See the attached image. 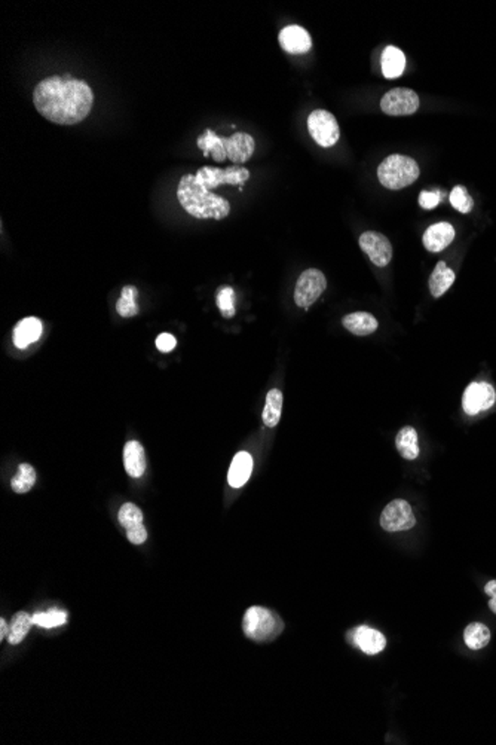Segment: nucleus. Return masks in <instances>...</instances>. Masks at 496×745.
<instances>
[{
    "instance_id": "obj_1",
    "label": "nucleus",
    "mask_w": 496,
    "mask_h": 745,
    "mask_svg": "<svg viewBox=\"0 0 496 745\" xmlns=\"http://www.w3.org/2000/svg\"><path fill=\"white\" fill-rule=\"evenodd\" d=\"M33 103L38 112L51 123L75 125L90 115L94 93L83 81L70 76H51L36 85Z\"/></svg>"
},
{
    "instance_id": "obj_2",
    "label": "nucleus",
    "mask_w": 496,
    "mask_h": 745,
    "mask_svg": "<svg viewBox=\"0 0 496 745\" xmlns=\"http://www.w3.org/2000/svg\"><path fill=\"white\" fill-rule=\"evenodd\" d=\"M177 198L189 215L198 219L222 220L230 213L229 201L195 180V175H185L180 179Z\"/></svg>"
},
{
    "instance_id": "obj_3",
    "label": "nucleus",
    "mask_w": 496,
    "mask_h": 745,
    "mask_svg": "<svg viewBox=\"0 0 496 745\" xmlns=\"http://www.w3.org/2000/svg\"><path fill=\"white\" fill-rule=\"evenodd\" d=\"M197 143L205 157L211 155V158L217 163L226 160L235 164L245 163L253 157L256 149L254 138L247 133H235L230 137H220L215 131L207 130L198 137Z\"/></svg>"
},
{
    "instance_id": "obj_4",
    "label": "nucleus",
    "mask_w": 496,
    "mask_h": 745,
    "mask_svg": "<svg viewBox=\"0 0 496 745\" xmlns=\"http://www.w3.org/2000/svg\"><path fill=\"white\" fill-rule=\"evenodd\" d=\"M420 170L418 163L405 155H389L378 167L379 182L393 190L410 186L418 180Z\"/></svg>"
},
{
    "instance_id": "obj_5",
    "label": "nucleus",
    "mask_w": 496,
    "mask_h": 745,
    "mask_svg": "<svg viewBox=\"0 0 496 745\" xmlns=\"http://www.w3.org/2000/svg\"><path fill=\"white\" fill-rule=\"evenodd\" d=\"M278 617L263 607L248 609L242 619L244 634L254 641H267L278 632Z\"/></svg>"
},
{
    "instance_id": "obj_6",
    "label": "nucleus",
    "mask_w": 496,
    "mask_h": 745,
    "mask_svg": "<svg viewBox=\"0 0 496 745\" xmlns=\"http://www.w3.org/2000/svg\"><path fill=\"white\" fill-rule=\"evenodd\" d=\"M327 287L326 275L316 268H309L300 274L294 289V302L297 307L308 309Z\"/></svg>"
},
{
    "instance_id": "obj_7",
    "label": "nucleus",
    "mask_w": 496,
    "mask_h": 745,
    "mask_svg": "<svg viewBox=\"0 0 496 745\" xmlns=\"http://www.w3.org/2000/svg\"><path fill=\"white\" fill-rule=\"evenodd\" d=\"M308 130L314 140L323 148H331L338 143L341 137L339 124L334 115L321 109H316L309 115Z\"/></svg>"
},
{
    "instance_id": "obj_8",
    "label": "nucleus",
    "mask_w": 496,
    "mask_h": 745,
    "mask_svg": "<svg viewBox=\"0 0 496 745\" xmlns=\"http://www.w3.org/2000/svg\"><path fill=\"white\" fill-rule=\"evenodd\" d=\"M248 179H250V171L242 167H227L224 170L222 168H212V167H202L198 170L195 175V180L204 185L208 190L215 189L222 185H232V186H242Z\"/></svg>"
},
{
    "instance_id": "obj_9",
    "label": "nucleus",
    "mask_w": 496,
    "mask_h": 745,
    "mask_svg": "<svg viewBox=\"0 0 496 745\" xmlns=\"http://www.w3.org/2000/svg\"><path fill=\"white\" fill-rule=\"evenodd\" d=\"M416 525L412 506L405 500H394L386 505L381 515V527L388 533L407 531Z\"/></svg>"
},
{
    "instance_id": "obj_10",
    "label": "nucleus",
    "mask_w": 496,
    "mask_h": 745,
    "mask_svg": "<svg viewBox=\"0 0 496 745\" xmlns=\"http://www.w3.org/2000/svg\"><path fill=\"white\" fill-rule=\"evenodd\" d=\"M381 109L389 116H409L419 109V97L410 88H394L382 97Z\"/></svg>"
},
{
    "instance_id": "obj_11",
    "label": "nucleus",
    "mask_w": 496,
    "mask_h": 745,
    "mask_svg": "<svg viewBox=\"0 0 496 745\" xmlns=\"http://www.w3.org/2000/svg\"><path fill=\"white\" fill-rule=\"evenodd\" d=\"M360 247L376 267H386L393 259V246L389 240L376 231H367L360 237Z\"/></svg>"
},
{
    "instance_id": "obj_12",
    "label": "nucleus",
    "mask_w": 496,
    "mask_h": 745,
    "mask_svg": "<svg viewBox=\"0 0 496 745\" xmlns=\"http://www.w3.org/2000/svg\"><path fill=\"white\" fill-rule=\"evenodd\" d=\"M496 402V393L487 383H471L463 399V408L467 415H477L482 411H487Z\"/></svg>"
},
{
    "instance_id": "obj_13",
    "label": "nucleus",
    "mask_w": 496,
    "mask_h": 745,
    "mask_svg": "<svg viewBox=\"0 0 496 745\" xmlns=\"http://www.w3.org/2000/svg\"><path fill=\"white\" fill-rule=\"evenodd\" d=\"M279 45L289 54H305L312 46V39L304 27L287 26L279 33Z\"/></svg>"
},
{
    "instance_id": "obj_14",
    "label": "nucleus",
    "mask_w": 496,
    "mask_h": 745,
    "mask_svg": "<svg viewBox=\"0 0 496 745\" xmlns=\"http://www.w3.org/2000/svg\"><path fill=\"white\" fill-rule=\"evenodd\" d=\"M455 238V230L450 223L440 222L433 225L423 234V246L433 253H438L445 250Z\"/></svg>"
},
{
    "instance_id": "obj_15",
    "label": "nucleus",
    "mask_w": 496,
    "mask_h": 745,
    "mask_svg": "<svg viewBox=\"0 0 496 745\" xmlns=\"http://www.w3.org/2000/svg\"><path fill=\"white\" fill-rule=\"evenodd\" d=\"M352 643H356L366 654H378L386 646V639L383 634L370 627H358L352 631Z\"/></svg>"
},
{
    "instance_id": "obj_16",
    "label": "nucleus",
    "mask_w": 496,
    "mask_h": 745,
    "mask_svg": "<svg viewBox=\"0 0 496 745\" xmlns=\"http://www.w3.org/2000/svg\"><path fill=\"white\" fill-rule=\"evenodd\" d=\"M43 331V324L36 317H27L19 322L14 329V344L16 349L24 350L33 342H38Z\"/></svg>"
},
{
    "instance_id": "obj_17",
    "label": "nucleus",
    "mask_w": 496,
    "mask_h": 745,
    "mask_svg": "<svg viewBox=\"0 0 496 745\" xmlns=\"http://www.w3.org/2000/svg\"><path fill=\"white\" fill-rule=\"evenodd\" d=\"M252 472H253V457L245 451H241L234 457L232 463H230L227 482L232 488H241L247 483V481L250 479Z\"/></svg>"
},
{
    "instance_id": "obj_18",
    "label": "nucleus",
    "mask_w": 496,
    "mask_h": 745,
    "mask_svg": "<svg viewBox=\"0 0 496 745\" xmlns=\"http://www.w3.org/2000/svg\"><path fill=\"white\" fill-rule=\"evenodd\" d=\"M123 466L131 478H141L146 471L145 448L140 442L131 441L123 448Z\"/></svg>"
},
{
    "instance_id": "obj_19",
    "label": "nucleus",
    "mask_w": 496,
    "mask_h": 745,
    "mask_svg": "<svg viewBox=\"0 0 496 745\" xmlns=\"http://www.w3.org/2000/svg\"><path fill=\"white\" fill-rule=\"evenodd\" d=\"M343 326L346 331L357 336H366L376 332L378 329V320L371 316L370 313H364V311H358V313L348 314L343 319Z\"/></svg>"
},
{
    "instance_id": "obj_20",
    "label": "nucleus",
    "mask_w": 496,
    "mask_h": 745,
    "mask_svg": "<svg viewBox=\"0 0 496 745\" xmlns=\"http://www.w3.org/2000/svg\"><path fill=\"white\" fill-rule=\"evenodd\" d=\"M405 57L397 46H386L382 54V73L386 79H396L403 75Z\"/></svg>"
},
{
    "instance_id": "obj_21",
    "label": "nucleus",
    "mask_w": 496,
    "mask_h": 745,
    "mask_svg": "<svg viewBox=\"0 0 496 745\" xmlns=\"http://www.w3.org/2000/svg\"><path fill=\"white\" fill-rule=\"evenodd\" d=\"M455 282V272L445 264L438 262L430 277V290L434 298H440L445 294Z\"/></svg>"
},
{
    "instance_id": "obj_22",
    "label": "nucleus",
    "mask_w": 496,
    "mask_h": 745,
    "mask_svg": "<svg viewBox=\"0 0 496 745\" xmlns=\"http://www.w3.org/2000/svg\"><path fill=\"white\" fill-rule=\"evenodd\" d=\"M396 446L400 456L405 460H415L419 456V443H418V433L413 427L407 426L403 427L396 438Z\"/></svg>"
},
{
    "instance_id": "obj_23",
    "label": "nucleus",
    "mask_w": 496,
    "mask_h": 745,
    "mask_svg": "<svg viewBox=\"0 0 496 745\" xmlns=\"http://www.w3.org/2000/svg\"><path fill=\"white\" fill-rule=\"evenodd\" d=\"M282 404H284V396H282L281 390L272 389L267 396V405L263 409V423L268 427H275L281 420V412H282Z\"/></svg>"
},
{
    "instance_id": "obj_24",
    "label": "nucleus",
    "mask_w": 496,
    "mask_h": 745,
    "mask_svg": "<svg viewBox=\"0 0 496 745\" xmlns=\"http://www.w3.org/2000/svg\"><path fill=\"white\" fill-rule=\"evenodd\" d=\"M464 641L471 650H480L486 647L490 641V631L480 622L470 623L464 631Z\"/></svg>"
},
{
    "instance_id": "obj_25",
    "label": "nucleus",
    "mask_w": 496,
    "mask_h": 745,
    "mask_svg": "<svg viewBox=\"0 0 496 745\" xmlns=\"http://www.w3.org/2000/svg\"><path fill=\"white\" fill-rule=\"evenodd\" d=\"M31 625H33V616H30L26 612L16 613L9 623V634H8L9 644H12V646L20 644L21 641L26 638V635L29 634Z\"/></svg>"
},
{
    "instance_id": "obj_26",
    "label": "nucleus",
    "mask_w": 496,
    "mask_h": 745,
    "mask_svg": "<svg viewBox=\"0 0 496 745\" xmlns=\"http://www.w3.org/2000/svg\"><path fill=\"white\" fill-rule=\"evenodd\" d=\"M34 482H36V472H34L33 466L23 463L19 467V472L12 478L11 487L16 494H26L33 488Z\"/></svg>"
},
{
    "instance_id": "obj_27",
    "label": "nucleus",
    "mask_w": 496,
    "mask_h": 745,
    "mask_svg": "<svg viewBox=\"0 0 496 745\" xmlns=\"http://www.w3.org/2000/svg\"><path fill=\"white\" fill-rule=\"evenodd\" d=\"M137 294V289L133 286H125L122 289V294L116 304L118 313L122 317H134L138 313V305L135 302Z\"/></svg>"
},
{
    "instance_id": "obj_28",
    "label": "nucleus",
    "mask_w": 496,
    "mask_h": 745,
    "mask_svg": "<svg viewBox=\"0 0 496 745\" xmlns=\"http://www.w3.org/2000/svg\"><path fill=\"white\" fill-rule=\"evenodd\" d=\"M67 620V615L63 610H49L43 613L33 615V625H38L41 628H56L64 625Z\"/></svg>"
},
{
    "instance_id": "obj_29",
    "label": "nucleus",
    "mask_w": 496,
    "mask_h": 745,
    "mask_svg": "<svg viewBox=\"0 0 496 745\" xmlns=\"http://www.w3.org/2000/svg\"><path fill=\"white\" fill-rule=\"evenodd\" d=\"M217 307L223 317L230 319L235 316V290L229 286L220 287L217 292Z\"/></svg>"
},
{
    "instance_id": "obj_30",
    "label": "nucleus",
    "mask_w": 496,
    "mask_h": 745,
    "mask_svg": "<svg viewBox=\"0 0 496 745\" xmlns=\"http://www.w3.org/2000/svg\"><path fill=\"white\" fill-rule=\"evenodd\" d=\"M119 523L123 528H133L143 524V512L134 503H125L119 510Z\"/></svg>"
},
{
    "instance_id": "obj_31",
    "label": "nucleus",
    "mask_w": 496,
    "mask_h": 745,
    "mask_svg": "<svg viewBox=\"0 0 496 745\" xmlns=\"http://www.w3.org/2000/svg\"><path fill=\"white\" fill-rule=\"evenodd\" d=\"M450 204L460 213H470L474 201L464 186H455L450 192Z\"/></svg>"
},
{
    "instance_id": "obj_32",
    "label": "nucleus",
    "mask_w": 496,
    "mask_h": 745,
    "mask_svg": "<svg viewBox=\"0 0 496 745\" xmlns=\"http://www.w3.org/2000/svg\"><path fill=\"white\" fill-rule=\"evenodd\" d=\"M441 201V194L438 192V190H433V192H420L419 195V204L422 209H427V210H431L434 209V207L438 205V202Z\"/></svg>"
},
{
    "instance_id": "obj_33",
    "label": "nucleus",
    "mask_w": 496,
    "mask_h": 745,
    "mask_svg": "<svg viewBox=\"0 0 496 745\" xmlns=\"http://www.w3.org/2000/svg\"><path fill=\"white\" fill-rule=\"evenodd\" d=\"M127 537L133 545H141V543H145L148 539V531L143 524H140L137 527L127 530Z\"/></svg>"
},
{
    "instance_id": "obj_34",
    "label": "nucleus",
    "mask_w": 496,
    "mask_h": 745,
    "mask_svg": "<svg viewBox=\"0 0 496 745\" xmlns=\"http://www.w3.org/2000/svg\"><path fill=\"white\" fill-rule=\"evenodd\" d=\"M175 345H177V339L171 334H161L156 338L157 350L162 351V353L172 351L175 349Z\"/></svg>"
},
{
    "instance_id": "obj_35",
    "label": "nucleus",
    "mask_w": 496,
    "mask_h": 745,
    "mask_svg": "<svg viewBox=\"0 0 496 745\" xmlns=\"http://www.w3.org/2000/svg\"><path fill=\"white\" fill-rule=\"evenodd\" d=\"M8 634H9L8 623L5 622V619H0V639H5Z\"/></svg>"
},
{
    "instance_id": "obj_36",
    "label": "nucleus",
    "mask_w": 496,
    "mask_h": 745,
    "mask_svg": "<svg viewBox=\"0 0 496 745\" xmlns=\"http://www.w3.org/2000/svg\"><path fill=\"white\" fill-rule=\"evenodd\" d=\"M485 592H486L489 597H492V595L496 594V580H492V582H489V583L485 586Z\"/></svg>"
},
{
    "instance_id": "obj_37",
    "label": "nucleus",
    "mask_w": 496,
    "mask_h": 745,
    "mask_svg": "<svg viewBox=\"0 0 496 745\" xmlns=\"http://www.w3.org/2000/svg\"><path fill=\"white\" fill-rule=\"evenodd\" d=\"M489 607H490V610H492V612H493V613L496 615V594L490 597V601H489Z\"/></svg>"
}]
</instances>
